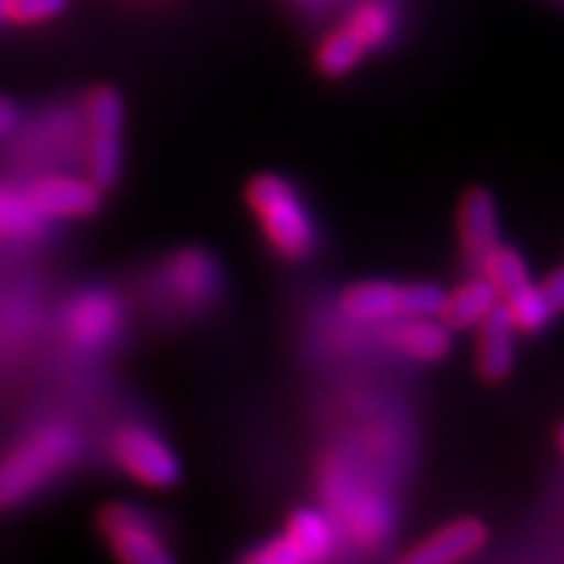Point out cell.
<instances>
[{
    "instance_id": "1",
    "label": "cell",
    "mask_w": 564,
    "mask_h": 564,
    "mask_svg": "<svg viewBox=\"0 0 564 564\" xmlns=\"http://www.w3.org/2000/svg\"><path fill=\"white\" fill-rule=\"evenodd\" d=\"M246 205L268 248L289 262L308 260L317 248V225L300 191L280 173L248 178Z\"/></svg>"
},
{
    "instance_id": "2",
    "label": "cell",
    "mask_w": 564,
    "mask_h": 564,
    "mask_svg": "<svg viewBox=\"0 0 564 564\" xmlns=\"http://www.w3.org/2000/svg\"><path fill=\"white\" fill-rule=\"evenodd\" d=\"M78 432L50 423L0 458V510L18 507L78 458Z\"/></svg>"
},
{
    "instance_id": "3",
    "label": "cell",
    "mask_w": 564,
    "mask_h": 564,
    "mask_svg": "<svg viewBox=\"0 0 564 564\" xmlns=\"http://www.w3.org/2000/svg\"><path fill=\"white\" fill-rule=\"evenodd\" d=\"M323 498L335 528L349 535L357 547H378L392 533V505L380 490L349 473L337 458H328L319 476Z\"/></svg>"
},
{
    "instance_id": "4",
    "label": "cell",
    "mask_w": 564,
    "mask_h": 564,
    "mask_svg": "<svg viewBox=\"0 0 564 564\" xmlns=\"http://www.w3.org/2000/svg\"><path fill=\"white\" fill-rule=\"evenodd\" d=\"M441 303H444V289L438 282L426 280H360L346 285L337 297V305L346 317L355 323H380V326L401 317L438 314Z\"/></svg>"
},
{
    "instance_id": "5",
    "label": "cell",
    "mask_w": 564,
    "mask_h": 564,
    "mask_svg": "<svg viewBox=\"0 0 564 564\" xmlns=\"http://www.w3.org/2000/svg\"><path fill=\"white\" fill-rule=\"evenodd\" d=\"M84 159L87 176L101 191L119 182L124 162V98L110 84H98L84 98Z\"/></svg>"
},
{
    "instance_id": "6",
    "label": "cell",
    "mask_w": 564,
    "mask_h": 564,
    "mask_svg": "<svg viewBox=\"0 0 564 564\" xmlns=\"http://www.w3.org/2000/svg\"><path fill=\"white\" fill-rule=\"evenodd\" d=\"M110 455L127 478L150 490H171L182 478V464L171 444L139 423H127L116 430L110 438Z\"/></svg>"
},
{
    "instance_id": "7",
    "label": "cell",
    "mask_w": 564,
    "mask_h": 564,
    "mask_svg": "<svg viewBox=\"0 0 564 564\" xmlns=\"http://www.w3.org/2000/svg\"><path fill=\"white\" fill-rule=\"evenodd\" d=\"M98 530L105 535L107 547L112 556L127 564H167L173 562V553L164 542V535L150 521L148 512L139 507L112 501L98 512Z\"/></svg>"
},
{
    "instance_id": "8",
    "label": "cell",
    "mask_w": 564,
    "mask_h": 564,
    "mask_svg": "<svg viewBox=\"0 0 564 564\" xmlns=\"http://www.w3.org/2000/svg\"><path fill=\"white\" fill-rule=\"evenodd\" d=\"M164 294L182 308H205L219 294L223 271L205 248H178L162 265Z\"/></svg>"
},
{
    "instance_id": "9",
    "label": "cell",
    "mask_w": 564,
    "mask_h": 564,
    "mask_svg": "<svg viewBox=\"0 0 564 564\" xmlns=\"http://www.w3.org/2000/svg\"><path fill=\"white\" fill-rule=\"evenodd\" d=\"M124 308L116 294L105 289L82 291L64 312V332L82 349H101L119 337Z\"/></svg>"
},
{
    "instance_id": "10",
    "label": "cell",
    "mask_w": 564,
    "mask_h": 564,
    "mask_svg": "<svg viewBox=\"0 0 564 564\" xmlns=\"http://www.w3.org/2000/svg\"><path fill=\"white\" fill-rule=\"evenodd\" d=\"M23 194L46 223V219H87L101 208L105 191L89 176H41Z\"/></svg>"
},
{
    "instance_id": "11",
    "label": "cell",
    "mask_w": 564,
    "mask_h": 564,
    "mask_svg": "<svg viewBox=\"0 0 564 564\" xmlns=\"http://www.w3.org/2000/svg\"><path fill=\"white\" fill-rule=\"evenodd\" d=\"M455 230H458L460 257L469 262V268L481 265L484 257L501 242L496 196L487 187H469L467 194L460 196Z\"/></svg>"
},
{
    "instance_id": "12",
    "label": "cell",
    "mask_w": 564,
    "mask_h": 564,
    "mask_svg": "<svg viewBox=\"0 0 564 564\" xmlns=\"http://www.w3.org/2000/svg\"><path fill=\"white\" fill-rule=\"evenodd\" d=\"M490 533L484 528V521L473 519H458L449 521L444 528H438L435 533H430L426 539L415 544L412 550L403 553V562L409 564H453L464 562V558H473L478 550H484Z\"/></svg>"
},
{
    "instance_id": "13",
    "label": "cell",
    "mask_w": 564,
    "mask_h": 564,
    "mask_svg": "<svg viewBox=\"0 0 564 564\" xmlns=\"http://www.w3.org/2000/svg\"><path fill=\"white\" fill-rule=\"evenodd\" d=\"M453 328L446 326L438 314H426V317H401L387 323L383 328V340L392 346L398 355L421 360V364H435L444 360L453 349Z\"/></svg>"
},
{
    "instance_id": "14",
    "label": "cell",
    "mask_w": 564,
    "mask_h": 564,
    "mask_svg": "<svg viewBox=\"0 0 564 564\" xmlns=\"http://www.w3.org/2000/svg\"><path fill=\"white\" fill-rule=\"evenodd\" d=\"M516 366V328L498 305L476 326V371L487 383H501Z\"/></svg>"
},
{
    "instance_id": "15",
    "label": "cell",
    "mask_w": 564,
    "mask_h": 564,
    "mask_svg": "<svg viewBox=\"0 0 564 564\" xmlns=\"http://www.w3.org/2000/svg\"><path fill=\"white\" fill-rule=\"evenodd\" d=\"M280 535L291 547L297 564L323 562L335 553L337 544L335 521L326 510H317V507H300L291 512Z\"/></svg>"
},
{
    "instance_id": "16",
    "label": "cell",
    "mask_w": 564,
    "mask_h": 564,
    "mask_svg": "<svg viewBox=\"0 0 564 564\" xmlns=\"http://www.w3.org/2000/svg\"><path fill=\"white\" fill-rule=\"evenodd\" d=\"M501 305V294L481 271L458 282L453 291H444V303L438 308V317L453 332H469L476 328L490 312Z\"/></svg>"
},
{
    "instance_id": "17",
    "label": "cell",
    "mask_w": 564,
    "mask_h": 564,
    "mask_svg": "<svg viewBox=\"0 0 564 564\" xmlns=\"http://www.w3.org/2000/svg\"><path fill=\"white\" fill-rule=\"evenodd\" d=\"M366 53L369 50L357 41L355 32L346 23H340L328 35L319 37L317 50H314V67L326 78H343V75H349L351 69L364 64Z\"/></svg>"
},
{
    "instance_id": "18",
    "label": "cell",
    "mask_w": 564,
    "mask_h": 564,
    "mask_svg": "<svg viewBox=\"0 0 564 564\" xmlns=\"http://www.w3.org/2000/svg\"><path fill=\"white\" fill-rule=\"evenodd\" d=\"M343 23L371 53V50H380V46H387L392 41L394 30H398V12H394L389 0H360V3L351 7Z\"/></svg>"
},
{
    "instance_id": "19",
    "label": "cell",
    "mask_w": 564,
    "mask_h": 564,
    "mask_svg": "<svg viewBox=\"0 0 564 564\" xmlns=\"http://www.w3.org/2000/svg\"><path fill=\"white\" fill-rule=\"evenodd\" d=\"M501 308H505L507 317H510L516 335H535V332H542L550 319H553L547 300H544L539 282L533 280H530L528 285H521V289L512 291V294H507V297L501 300Z\"/></svg>"
},
{
    "instance_id": "20",
    "label": "cell",
    "mask_w": 564,
    "mask_h": 564,
    "mask_svg": "<svg viewBox=\"0 0 564 564\" xmlns=\"http://www.w3.org/2000/svg\"><path fill=\"white\" fill-rule=\"evenodd\" d=\"M476 271H481V274L496 285L501 300L530 282L528 260H524L516 248L501 246V242H498V246L484 257V262L476 268Z\"/></svg>"
},
{
    "instance_id": "21",
    "label": "cell",
    "mask_w": 564,
    "mask_h": 564,
    "mask_svg": "<svg viewBox=\"0 0 564 564\" xmlns=\"http://www.w3.org/2000/svg\"><path fill=\"white\" fill-rule=\"evenodd\" d=\"M0 7H3V21L18 23V26H37V23L64 15L67 0H0Z\"/></svg>"
},
{
    "instance_id": "22",
    "label": "cell",
    "mask_w": 564,
    "mask_h": 564,
    "mask_svg": "<svg viewBox=\"0 0 564 564\" xmlns=\"http://www.w3.org/2000/svg\"><path fill=\"white\" fill-rule=\"evenodd\" d=\"M539 289H542L553 317L564 314V265L556 268V271H550V274L539 282Z\"/></svg>"
},
{
    "instance_id": "23",
    "label": "cell",
    "mask_w": 564,
    "mask_h": 564,
    "mask_svg": "<svg viewBox=\"0 0 564 564\" xmlns=\"http://www.w3.org/2000/svg\"><path fill=\"white\" fill-rule=\"evenodd\" d=\"M18 124H21V110H18V105L12 98L0 96V141L15 133Z\"/></svg>"
},
{
    "instance_id": "24",
    "label": "cell",
    "mask_w": 564,
    "mask_h": 564,
    "mask_svg": "<svg viewBox=\"0 0 564 564\" xmlns=\"http://www.w3.org/2000/svg\"><path fill=\"white\" fill-rule=\"evenodd\" d=\"M558 446H562V453H564V423H562V430H558Z\"/></svg>"
},
{
    "instance_id": "25",
    "label": "cell",
    "mask_w": 564,
    "mask_h": 564,
    "mask_svg": "<svg viewBox=\"0 0 564 564\" xmlns=\"http://www.w3.org/2000/svg\"><path fill=\"white\" fill-rule=\"evenodd\" d=\"M303 3H312L314 7V3H323V0H303Z\"/></svg>"
},
{
    "instance_id": "26",
    "label": "cell",
    "mask_w": 564,
    "mask_h": 564,
    "mask_svg": "<svg viewBox=\"0 0 564 564\" xmlns=\"http://www.w3.org/2000/svg\"><path fill=\"white\" fill-rule=\"evenodd\" d=\"M0 23H3V7H0Z\"/></svg>"
}]
</instances>
